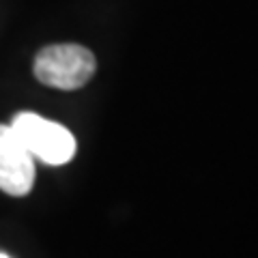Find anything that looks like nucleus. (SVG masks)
<instances>
[{"instance_id":"1","label":"nucleus","mask_w":258,"mask_h":258,"mask_svg":"<svg viewBox=\"0 0 258 258\" xmlns=\"http://www.w3.org/2000/svg\"><path fill=\"white\" fill-rule=\"evenodd\" d=\"M11 129L32 155L47 166H62L76 155V138L67 127L47 120L35 112H20L11 120Z\"/></svg>"},{"instance_id":"2","label":"nucleus","mask_w":258,"mask_h":258,"mask_svg":"<svg viewBox=\"0 0 258 258\" xmlns=\"http://www.w3.org/2000/svg\"><path fill=\"white\" fill-rule=\"evenodd\" d=\"M97 60L91 50L76 43L47 45L35 58V78L60 91L82 88L93 78Z\"/></svg>"},{"instance_id":"3","label":"nucleus","mask_w":258,"mask_h":258,"mask_svg":"<svg viewBox=\"0 0 258 258\" xmlns=\"http://www.w3.org/2000/svg\"><path fill=\"white\" fill-rule=\"evenodd\" d=\"M35 183V159L11 125H0V189L9 196H26Z\"/></svg>"},{"instance_id":"4","label":"nucleus","mask_w":258,"mask_h":258,"mask_svg":"<svg viewBox=\"0 0 258 258\" xmlns=\"http://www.w3.org/2000/svg\"><path fill=\"white\" fill-rule=\"evenodd\" d=\"M0 258H11V256H7V254H3V252H0Z\"/></svg>"}]
</instances>
